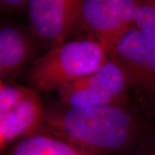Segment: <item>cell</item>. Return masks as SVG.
Masks as SVG:
<instances>
[{
	"instance_id": "1",
	"label": "cell",
	"mask_w": 155,
	"mask_h": 155,
	"mask_svg": "<svg viewBox=\"0 0 155 155\" xmlns=\"http://www.w3.org/2000/svg\"><path fill=\"white\" fill-rule=\"evenodd\" d=\"M139 108L108 105L44 110L43 130L85 155H112L135 148L151 127Z\"/></svg>"
},
{
	"instance_id": "2",
	"label": "cell",
	"mask_w": 155,
	"mask_h": 155,
	"mask_svg": "<svg viewBox=\"0 0 155 155\" xmlns=\"http://www.w3.org/2000/svg\"><path fill=\"white\" fill-rule=\"evenodd\" d=\"M109 59L106 49L97 41L72 40L36 58L28 68L27 82L37 92L58 91L94 72Z\"/></svg>"
},
{
	"instance_id": "3",
	"label": "cell",
	"mask_w": 155,
	"mask_h": 155,
	"mask_svg": "<svg viewBox=\"0 0 155 155\" xmlns=\"http://www.w3.org/2000/svg\"><path fill=\"white\" fill-rule=\"evenodd\" d=\"M109 57L125 73L139 110L148 120L155 118V39L134 28Z\"/></svg>"
},
{
	"instance_id": "4",
	"label": "cell",
	"mask_w": 155,
	"mask_h": 155,
	"mask_svg": "<svg viewBox=\"0 0 155 155\" xmlns=\"http://www.w3.org/2000/svg\"><path fill=\"white\" fill-rule=\"evenodd\" d=\"M131 91L125 73L112 59L94 72L59 90V105L90 108L128 105Z\"/></svg>"
},
{
	"instance_id": "5",
	"label": "cell",
	"mask_w": 155,
	"mask_h": 155,
	"mask_svg": "<svg viewBox=\"0 0 155 155\" xmlns=\"http://www.w3.org/2000/svg\"><path fill=\"white\" fill-rule=\"evenodd\" d=\"M137 5L138 0H83L79 29L110 54L136 28Z\"/></svg>"
},
{
	"instance_id": "6",
	"label": "cell",
	"mask_w": 155,
	"mask_h": 155,
	"mask_svg": "<svg viewBox=\"0 0 155 155\" xmlns=\"http://www.w3.org/2000/svg\"><path fill=\"white\" fill-rule=\"evenodd\" d=\"M83 0H30L31 33L48 50L69 41L80 27Z\"/></svg>"
},
{
	"instance_id": "7",
	"label": "cell",
	"mask_w": 155,
	"mask_h": 155,
	"mask_svg": "<svg viewBox=\"0 0 155 155\" xmlns=\"http://www.w3.org/2000/svg\"><path fill=\"white\" fill-rule=\"evenodd\" d=\"M44 110L40 95L34 90L0 120L1 153L17 140L41 131L44 127Z\"/></svg>"
},
{
	"instance_id": "8",
	"label": "cell",
	"mask_w": 155,
	"mask_h": 155,
	"mask_svg": "<svg viewBox=\"0 0 155 155\" xmlns=\"http://www.w3.org/2000/svg\"><path fill=\"white\" fill-rule=\"evenodd\" d=\"M31 32L15 25L0 28V78H13L35 61L37 48Z\"/></svg>"
},
{
	"instance_id": "9",
	"label": "cell",
	"mask_w": 155,
	"mask_h": 155,
	"mask_svg": "<svg viewBox=\"0 0 155 155\" xmlns=\"http://www.w3.org/2000/svg\"><path fill=\"white\" fill-rule=\"evenodd\" d=\"M7 155H85L72 145L44 131L17 141Z\"/></svg>"
},
{
	"instance_id": "10",
	"label": "cell",
	"mask_w": 155,
	"mask_h": 155,
	"mask_svg": "<svg viewBox=\"0 0 155 155\" xmlns=\"http://www.w3.org/2000/svg\"><path fill=\"white\" fill-rule=\"evenodd\" d=\"M33 91L30 87L17 84L14 78L0 80V120L4 119Z\"/></svg>"
},
{
	"instance_id": "11",
	"label": "cell",
	"mask_w": 155,
	"mask_h": 155,
	"mask_svg": "<svg viewBox=\"0 0 155 155\" xmlns=\"http://www.w3.org/2000/svg\"><path fill=\"white\" fill-rule=\"evenodd\" d=\"M136 28L155 39V0H138Z\"/></svg>"
},
{
	"instance_id": "12",
	"label": "cell",
	"mask_w": 155,
	"mask_h": 155,
	"mask_svg": "<svg viewBox=\"0 0 155 155\" xmlns=\"http://www.w3.org/2000/svg\"><path fill=\"white\" fill-rule=\"evenodd\" d=\"M133 155H155V127H150L138 146L134 148Z\"/></svg>"
},
{
	"instance_id": "13",
	"label": "cell",
	"mask_w": 155,
	"mask_h": 155,
	"mask_svg": "<svg viewBox=\"0 0 155 155\" xmlns=\"http://www.w3.org/2000/svg\"><path fill=\"white\" fill-rule=\"evenodd\" d=\"M28 1L27 0H1L0 6L2 10L13 12L22 11L25 7L28 8Z\"/></svg>"
}]
</instances>
